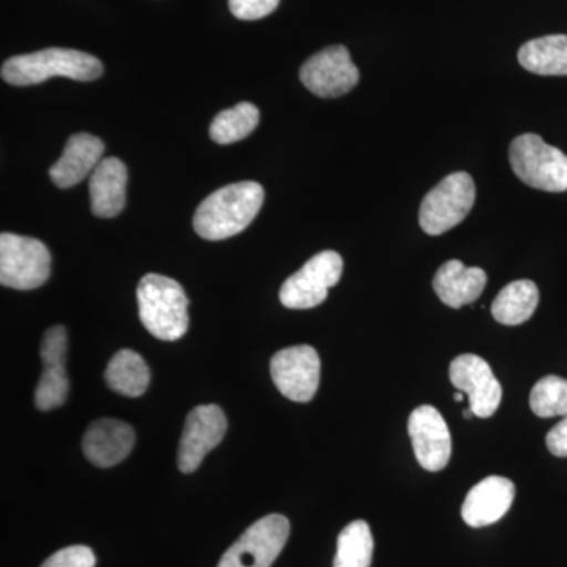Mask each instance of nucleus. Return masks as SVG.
<instances>
[{"label":"nucleus","mask_w":567,"mask_h":567,"mask_svg":"<svg viewBox=\"0 0 567 567\" xmlns=\"http://www.w3.org/2000/svg\"><path fill=\"white\" fill-rule=\"evenodd\" d=\"M265 193L256 182L224 186L197 207L194 230L205 240L219 241L244 233L262 208Z\"/></svg>","instance_id":"1"},{"label":"nucleus","mask_w":567,"mask_h":567,"mask_svg":"<svg viewBox=\"0 0 567 567\" xmlns=\"http://www.w3.org/2000/svg\"><path fill=\"white\" fill-rule=\"evenodd\" d=\"M102 74V62L95 55L66 48H48L17 55L2 65V80L18 87L41 84L58 76L89 82L99 80Z\"/></svg>","instance_id":"2"},{"label":"nucleus","mask_w":567,"mask_h":567,"mask_svg":"<svg viewBox=\"0 0 567 567\" xmlns=\"http://www.w3.org/2000/svg\"><path fill=\"white\" fill-rule=\"evenodd\" d=\"M141 322L162 341H178L188 331V297L177 281L163 275H145L137 286Z\"/></svg>","instance_id":"3"},{"label":"nucleus","mask_w":567,"mask_h":567,"mask_svg":"<svg viewBox=\"0 0 567 567\" xmlns=\"http://www.w3.org/2000/svg\"><path fill=\"white\" fill-rule=\"evenodd\" d=\"M509 162L525 185L547 193L567 192V156L537 134H522L511 144Z\"/></svg>","instance_id":"4"},{"label":"nucleus","mask_w":567,"mask_h":567,"mask_svg":"<svg viewBox=\"0 0 567 567\" xmlns=\"http://www.w3.org/2000/svg\"><path fill=\"white\" fill-rule=\"evenodd\" d=\"M472 175L454 173L443 178L421 203L420 226L427 235H442L466 218L475 205Z\"/></svg>","instance_id":"5"},{"label":"nucleus","mask_w":567,"mask_h":567,"mask_svg":"<svg viewBox=\"0 0 567 567\" xmlns=\"http://www.w3.org/2000/svg\"><path fill=\"white\" fill-rule=\"evenodd\" d=\"M51 275V254L37 238L0 235V282L17 290L39 289Z\"/></svg>","instance_id":"6"},{"label":"nucleus","mask_w":567,"mask_h":567,"mask_svg":"<svg viewBox=\"0 0 567 567\" xmlns=\"http://www.w3.org/2000/svg\"><path fill=\"white\" fill-rule=\"evenodd\" d=\"M344 262L334 251L316 254L301 270L282 284L279 300L289 309H311L322 305L328 290L341 279Z\"/></svg>","instance_id":"7"},{"label":"nucleus","mask_w":567,"mask_h":567,"mask_svg":"<svg viewBox=\"0 0 567 567\" xmlns=\"http://www.w3.org/2000/svg\"><path fill=\"white\" fill-rule=\"evenodd\" d=\"M290 524L279 514L260 518L224 554L218 567H271L286 547Z\"/></svg>","instance_id":"8"},{"label":"nucleus","mask_w":567,"mask_h":567,"mask_svg":"<svg viewBox=\"0 0 567 567\" xmlns=\"http://www.w3.org/2000/svg\"><path fill=\"white\" fill-rule=\"evenodd\" d=\"M305 87L320 99H338L353 91L360 81V71L350 52L342 44L324 48L309 58L300 70Z\"/></svg>","instance_id":"9"},{"label":"nucleus","mask_w":567,"mask_h":567,"mask_svg":"<svg viewBox=\"0 0 567 567\" xmlns=\"http://www.w3.org/2000/svg\"><path fill=\"white\" fill-rule=\"evenodd\" d=\"M270 372L279 393L293 402H309L319 390V353L311 346L279 350L271 358Z\"/></svg>","instance_id":"10"},{"label":"nucleus","mask_w":567,"mask_h":567,"mask_svg":"<svg viewBox=\"0 0 567 567\" xmlns=\"http://www.w3.org/2000/svg\"><path fill=\"white\" fill-rule=\"evenodd\" d=\"M450 379L456 390L468 395V406L477 417H491L502 404L503 390L486 360L465 353L450 365Z\"/></svg>","instance_id":"11"},{"label":"nucleus","mask_w":567,"mask_h":567,"mask_svg":"<svg viewBox=\"0 0 567 567\" xmlns=\"http://www.w3.org/2000/svg\"><path fill=\"white\" fill-rule=\"evenodd\" d=\"M227 431L226 415L218 405H199L186 417L183 429L178 468L193 473L203 464L204 457L223 442Z\"/></svg>","instance_id":"12"},{"label":"nucleus","mask_w":567,"mask_h":567,"mask_svg":"<svg viewBox=\"0 0 567 567\" xmlns=\"http://www.w3.org/2000/svg\"><path fill=\"white\" fill-rule=\"evenodd\" d=\"M409 434L417 464L427 472H442L450 464V427L445 417L432 405L417 406L409 417Z\"/></svg>","instance_id":"13"},{"label":"nucleus","mask_w":567,"mask_h":567,"mask_svg":"<svg viewBox=\"0 0 567 567\" xmlns=\"http://www.w3.org/2000/svg\"><path fill=\"white\" fill-rule=\"evenodd\" d=\"M66 349L69 338L62 324L52 327L44 333L41 342V360L43 374L35 390V405L41 412H50L65 404L69 398L70 383L66 377Z\"/></svg>","instance_id":"14"},{"label":"nucleus","mask_w":567,"mask_h":567,"mask_svg":"<svg viewBox=\"0 0 567 567\" xmlns=\"http://www.w3.org/2000/svg\"><path fill=\"white\" fill-rule=\"evenodd\" d=\"M516 498L513 481L503 476L484 477L466 495L462 518L468 527L483 528L502 520Z\"/></svg>","instance_id":"15"},{"label":"nucleus","mask_w":567,"mask_h":567,"mask_svg":"<svg viewBox=\"0 0 567 567\" xmlns=\"http://www.w3.org/2000/svg\"><path fill=\"white\" fill-rule=\"evenodd\" d=\"M134 446V431L132 425L123 421L104 420L95 421L85 432L82 440V450L85 457L100 468H111L121 464L128 457Z\"/></svg>","instance_id":"16"},{"label":"nucleus","mask_w":567,"mask_h":567,"mask_svg":"<svg viewBox=\"0 0 567 567\" xmlns=\"http://www.w3.org/2000/svg\"><path fill=\"white\" fill-rule=\"evenodd\" d=\"M104 144L89 133L73 134L66 141L61 158L50 169V177L58 188H73L74 185L92 175L102 162Z\"/></svg>","instance_id":"17"},{"label":"nucleus","mask_w":567,"mask_h":567,"mask_svg":"<svg viewBox=\"0 0 567 567\" xmlns=\"http://www.w3.org/2000/svg\"><path fill=\"white\" fill-rule=\"evenodd\" d=\"M126 182L128 171L121 159H102L89 183L93 215L99 218H114L121 215L126 203Z\"/></svg>","instance_id":"18"},{"label":"nucleus","mask_w":567,"mask_h":567,"mask_svg":"<svg viewBox=\"0 0 567 567\" xmlns=\"http://www.w3.org/2000/svg\"><path fill=\"white\" fill-rule=\"evenodd\" d=\"M487 275L483 268L465 267L461 260L443 264L434 278V290L450 308L475 303L486 289Z\"/></svg>","instance_id":"19"},{"label":"nucleus","mask_w":567,"mask_h":567,"mask_svg":"<svg viewBox=\"0 0 567 567\" xmlns=\"http://www.w3.org/2000/svg\"><path fill=\"white\" fill-rule=\"evenodd\" d=\"M518 63L539 76H567V35L540 37L518 50Z\"/></svg>","instance_id":"20"},{"label":"nucleus","mask_w":567,"mask_h":567,"mask_svg":"<svg viewBox=\"0 0 567 567\" xmlns=\"http://www.w3.org/2000/svg\"><path fill=\"white\" fill-rule=\"evenodd\" d=\"M539 305V290L529 279L507 284L492 303V316L506 327H517L535 315Z\"/></svg>","instance_id":"21"},{"label":"nucleus","mask_w":567,"mask_h":567,"mask_svg":"<svg viewBox=\"0 0 567 567\" xmlns=\"http://www.w3.org/2000/svg\"><path fill=\"white\" fill-rule=\"evenodd\" d=\"M104 379L115 393L140 398L151 383V371L140 353L125 349L112 357Z\"/></svg>","instance_id":"22"},{"label":"nucleus","mask_w":567,"mask_h":567,"mask_svg":"<svg viewBox=\"0 0 567 567\" xmlns=\"http://www.w3.org/2000/svg\"><path fill=\"white\" fill-rule=\"evenodd\" d=\"M374 537L364 520H354L338 537L334 567H371Z\"/></svg>","instance_id":"23"},{"label":"nucleus","mask_w":567,"mask_h":567,"mask_svg":"<svg viewBox=\"0 0 567 567\" xmlns=\"http://www.w3.org/2000/svg\"><path fill=\"white\" fill-rule=\"evenodd\" d=\"M259 121L260 112L252 103H238L213 118L210 137L216 144H234L248 137L257 128Z\"/></svg>","instance_id":"24"},{"label":"nucleus","mask_w":567,"mask_h":567,"mask_svg":"<svg viewBox=\"0 0 567 567\" xmlns=\"http://www.w3.org/2000/svg\"><path fill=\"white\" fill-rule=\"evenodd\" d=\"M529 406L539 417L567 416V380L547 375L533 386Z\"/></svg>","instance_id":"25"},{"label":"nucleus","mask_w":567,"mask_h":567,"mask_svg":"<svg viewBox=\"0 0 567 567\" xmlns=\"http://www.w3.org/2000/svg\"><path fill=\"white\" fill-rule=\"evenodd\" d=\"M96 558L92 548L71 546L51 555L41 567H95Z\"/></svg>","instance_id":"26"},{"label":"nucleus","mask_w":567,"mask_h":567,"mask_svg":"<svg viewBox=\"0 0 567 567\" xmlns=\"http://www.w3.org/2000/svg\"><path fill=\"white\" fill-rule=\"evenodd\" d=\"M281 0H229V9L241 21H256L278 9Z\"/></svg>","instance_id":"27"},{"label":"nucleus","mask_w":567,"mask_h":567,"mask_svg":"<svg viewBox=\"0 0 567 567\" xmlns=\"http://www.w3.org/2000/svg\"><path fill=\"white\" fill-rule=\"evenodd\" d=\"M546 443L550 454L555 457H567V416L554 429H550L546 436Z\"/></svg>","instance_id":"28"},{"label":"nucleus","mask_w":567,"mask_h":567,"mask_svg":"<svg viewBox=\"0 0 567 567\" xmlns=\"http://www.w3.org/2000/svg\"><path fill=\"white\" fill-rule=\"evenodd\" d=\"M465 393H462V391H457L456 394H454V401L462 402L464 401Z\"/></svg>","instance_id":"29"},{"label":"nucleus","mask_w":567,"mask_h":567,"mask_svg":"<svg viewBox=\"0 0 567 567\" xmlns=\"http://www.w3.org/2000/svg\"><path fill=\"white\" fill-rule=\"evenodd\" d=\"M475 416V413L472 412V409H466L465 412H464V417L465 420H472V417Z\"/></svg>","instance_id":"30"}]
</instances>
